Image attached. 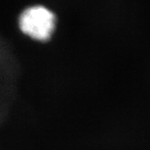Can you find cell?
<instances>
[{
  "instance_id": "6da1fadb",
  "label": "cell",
  "mask_w": 150,
  "mask_h": 150,
  "mask_svg": "<svg viewBox=\"0 0 150 150\" xmlns=\"http://www.w3.org/2000/svg\"><path fill=\"white\" fill-rule=\"evenodd\" d=\"M55 24L54 14L42 6H33L25 9L18 19L22 33L41 42L51 38L55 29Z\"/></svg>"
}]
</instances>
